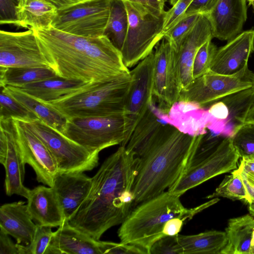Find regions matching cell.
Returning <instances> with one entry per match:
<instances>
[{"mask_svg":"<svg viewBox=\"0 0 254 254\" xmlns=\"http://www.w3.org/2000/svg\"><path fill=\"white\" fill-rule=\"evenodd\" d=\"M137 158L121 146L92 178L87 197L68 221L95 240L121 224L133 208Z\"/></svg>","mask_w":254,"mask_h":254,"instance_id":"1","label":"cell"},{"mask_svg":"<svg viewBox=\"0 0 254 254\" xmlns=\"http://www.w3.org/2000/svg\"><path fill=\"white\" fill-rule=\"evenodd\" d=\"M30 29L49 67L58 76L88 83L130 75L121 52L105 35L82 37L52 26Z\"/></svg>","mask_w":254,"mask_h":254,"instance_id":"2","label":"cell"},{"mask_svg":"<svg viewBox=\"0 0 254 254\" xmlns=\"http://www.w3.org/2000/svg\"><path fill=\"white\" fill-rule=\"evenodd\" d=\"M205 134L191 136L169 124L128 147L137 158L133 207L168 190L190 166Z\"/></svg>","mask_w":254,"mask_h":254,"instance_id":"3","label":"cell"},{"mask_svg":"<svg viewBox=\"0 0 254 254\" xmlns=\"http://www.w3.org/2000/svg\"><path fill=\"white\" fill-rule=\"evenodd\" d=\"M180 197L167 190L134 207L118 230L120 242L150 254L154 244L165 237V223L189 212L190 208L184 207Z\"/></svg>","mask_w":254,"mask_h":254,"instance_id":"4","label":"cell"},{"mask_svg":"<svg viewBox=\"0 0 254 254\" xmlns=\"http://www.w3.org/2000/svg\"><path fill=\"white\" fill-rule=\"evenodd\" d=\"M130 81V75L90 82L69 95L44 104L67 120L124 115Z\"/></svg>","mask_w":254,"mask_h":254,"instance_id":"5","label":"cell"},{"mask_svg":"<svg viewBox=\"0 0 254 254\" xmlns=\"http://www.w3.org/2000/svg\"><path fill=\"white\" fill-rule=\"evenodd\" d=\"M123 1L128 15V25L121 52L124 64L129 68L152 53L163 38L166 12L158 16L141 4Z\"/></svg>","mask_w":254,"mask_h":254,"instance_id":"6","label":"cell"},{"mask_svg":"<svg viewBox=\"0 0 254 254\" xmlns=\"http://www.w3.org/2000/svg\"><path fill=\"white\" fill-rule=\"evenodd\" d=\"M125 116L73 118L66 120L62 132L65 136L92 153L120 144L127 137Z\"/></svg>","mask_w":254,"mask_h":254,"instance_id":"7","label":"cell"},{"mask_svg":"<svg viewBox=\"0 0 254 254\" xmlns=\"http://www.w3.org/2000/svg\"><path fill=\"white\" fill-rule=\"evenodd\" d=\"M239 158L230 136H225L214 148L194 157L188 169L167 190L180 197L205 181L236 169Z\"/></svg>","mask_w":254,"mask_h":254,"instance_id":"8","label":"cell"},{"mask_svg":"<svg viewBox=\"0 0 254 254\" xmlns=\"http://www.w3.org/2000/svg\"><path fill=\"white\" fill-rule=\"evenodd\" d=\"M22 121L49 150L59 173L84 172L98 166L99 153L90 152L39 119Z\"/></svg>","mask_w":254,"mask_h":254,"instance_id":"9","label":"cell"},{"mask_svg":"<svg viewBox=\"0 0 254 254\" xmlns=\"http://www.w3.org/2000/svg\"><path fill=\"white\" fill-rule=\"evenodd\" d=\"M254 86V72L246 65L238 72L224 75L211 70L194 78L180 94L179 100L193 102L207 109L220 99Z\"/></svg>","mask_w":254,"mask_h":254,"instance_id":"10","label":"cell"},{"mask_svg":"<svg viewBox=\"0 0 254 254\" xmlns=\"http://www.w3.org/2000/svg\"><path fill=\"white\" fill-rule=\"evenodd\" d=\"M111 0H86L58 10L52 26L60 31L86 37L104 35Z\"/></svg>","mask_w":254,"mask_h":254,"instance_id":"11","label":"cell"},{"mask_svg":"<svg viewBox=\"0 0 254 254\" xmlns=\"http://www.w3.org/2000/svg\"><path fill=\"white\" fill-rule=\"evenodd\" d=\"M153 95L158 107L168 113L179 100L183 89L176 50L163 38L154 51Z\"/></svg>","mask_w":254,"mask_h":254,"instance_id":"12","label":"cell"},{"mask_svg":"<svg viewBox=\"0 0 254 254\" xmlns=\"http://www.w3.org/2000/svg\"><path fill=\"white\" fill-rule=\"evenodd\" d=\"M154 51L130 71L131 81L127 92L125 116L127 122L126 146L134 128L154 100L153 77Z\"/></svg>","mask_w":254,"mask_h":254,"instance_id":"13","label":"cell"},{"mask_svg":"<svg viewBox=\"0 0 254 254\" xmlns=\"http://www.w3.org/2000/svg\"><path fill=\"white\" fill-rule=\"evenodd\" d=\"M0 163L5 171L6 195L17 194L27 199L30 190L24 185L26 164L18 144L13 119H0Z\"/></svg>","mask_w":254,"mask_h":254,"instance_id":"14","label":"cell"},{"mask_svg":"<svg viewBox=\"0 0 254 254\" xmlns=\"http://www.w3.org/2000/svg\"><path fill=\"white\" fill-rule=\"evenodd\" d=\"M0 67L49 68L32 29L0 31Z\"/></svg>","mask_w":254,"mask_h":254,"instance_id":"15","label":"cell"},{"mask_svg":"<svg viewBox=\"0 0 254 254\" xmlns=\"http://www.w3.org/2000/svg\"><path fill=\"white\" fill-rule=\"evenodd\" d=\"M13 120L17 141L25 164L33 168L38 182L53 187L59 173L56 160L46 146L22 121Z\"/></svg>","mask_w":254,"mask_h":254,"instance_id":"16","label":"cell"},{"mask_svg":"<svg viewBox=\"0 0 254 254\" xmlns=\"http://www.w3.org/2000/svg\"><path fill=\"white\" fill-rule=\"evenodd\" d=\"M213 38L228 41L240 34L247 19L246 0H218L207 14Z\"/></svg>","mask_w":254,"mask_h":254,"instance_id":"17","label":"cell"},{"mask_svg":"<svg viewBox=\"0 0 254 254\" xmlns=\"http://www.w3.org/2000/svg\"><path fill=\"white\" fill-rule=\"evenodd\" d=\"M254 52V29L242 31L228 41L224 46L217 48L210 70L218 74H235L246 65Z\"/></svg>","mask_w":254,"mask_h":254,"instance_id":"18","label":"cell"},{"mask_svg":"<svg viewBox=\"0 0 254 254\" xmlns=\"http://www.w3.org/2000/svg\"><path fill=\"white\" fill-rule=\"evenodd\" d=\"M83 173H59L55 178L53 188L65 220H69L90 191L92 178Z\"/></svg>","mask_w":254,"mask_h":254,"instance_id":"19","label":"cell"},{"mask_svg":"<svg viewBox=\"0 0 254 254\" xmlns=\"http://www.w3.org/2000/svg\"><path fill=\"white\" fill-rule=\"evenodd\" d=\"M102 254L100 240L72 226L65 220L53 232L45 254Z\"/></svg>","mask_w":254,"mask_h":254,"instance_id":"20","label":"cell"},{"mask_svg":"<svg viewBox=\"0 0 254 254\" xmlns=\"http://www.w3.org/2000/svg\"><path fill=\"white\" fill-rule=\"evenodd\" d=\"M212 38L210 23L206 16L201 14L195 25L184 37L176 50L183 89L193 79L192 65L198 50L207 41Z\"/></svg>","mask_w":254,"mask_h":254,"instance_id":"21","label":"cell"},{"mask_svg":"<svg viewBox=\"0 0 254 254\" xmlns=\"http://www.w3.org/2000/svg\"><path fill=\"white\" fill-rule=\"evenodd\" d=\"M27 199L29 213L37 225L57 227L65 221L63 210L53 187H36L30 190Z\"/></svg>","mask_w":254,"mask_h":254,"instance_id":"22","label":"cell"},{"mask_svg":"<svg viewBox=\"0 0 254 254\" xmlns=\"http://www.w3.org/2000/svg\"><path fill=\"white\" fill-rule=\"evenodd\" d=\"M165 119L180 132L196 136L207 133V109L193 102L180 100L170 107Z\"/></svg>","mask_w":254,"mask_h":254,"instance_id":"23","label":"cell"},{"mask_svg":"<svg viewBox=\"0 0 254 254\" xmlns=\"http://www.w3.org/2000/svg\"><path fill=\"white\" fill-rule=\"evenodd\" d=\"M37 225L32 220L25 201L7 203L0 208V228L13 237L18 244L32 242Z\"/></svg>","mask_w":254,"mask_h":254,"instance_id":"24","label":"cell"},{"mask_svg":"<svg viewBox=\"0 0 254 254\" xmlns=\"http://www.w3.org/2000/svg\"><path fill=\"white\" fill-rule=\"evenodd\" d=\"M88 83L90 82L56 76L16 88L37 100L47 103L69 95Z\"/></svg>","mask_w":254,"mask_h":254,"instance_id":"25","label":"cell"},{"mask_svg":"<svg viewBox=\"0 0 254 254\" xmlns=\"http://www.w3.org/2000/svg\"><path fill=\"white\" fill-rule=\"evenodd\" d=\"M58 10L55 6L42 0H18L15 26L29 29L48 28L52 26Z\"/></svg>","mask_w":254,"mask_h":254,"instance_id":"26","label":"cell"},{"mask_svg":"<svg viewBox=\"0 0 254 254\" xmlns=\"http://www.w3.org/2000/svg\"><path fill=\"white\" fill-rule=\"evenodd\" d=\"M254 228V217L250 214L231 218L225 229L227 244L220 254H250Z\"/></svg>","mask_w":254,"mask_h":254,"instance_id":"27","label":"cell"},{"mask_svg":"<svg viewBox=\"0 0 254 254\" xmlns=\"http://www.w3.org/2000/svg\"><path fill=\"white\" fill-rule=\"evenodd\" d=\"M226 105L228 116L223 135L231 136L245 124L247 116L254 104V85L221 99Z\"/></svg>","mask_w":254,"mask_h":254,"instance_id":"28","label":"cell"},{"mask_svg":"<svg viewBox=\"0 0 254 254\" xmlns=\"http://www.w3.org/2000/svg\"><path fill=\"white\" fill-rule=\"evenodd\" d=\"M177 237L183 254H220L227 242L225 232L217 230Z\"/></svg>","mask_w":254,"mask_h":254,"instance_id":"29","label":"cell"},{"mask_svg":"<svg viewBox=\"0 0 254 254\" xmlns=\"http://www.w3.org/2000/svg\"><path fill=\"white\" fill-rule=\"evenodd\" d=\"M3 87L13 98L36 115L40 120L62 132L67 119L61 114L16 87Z\"/></svg>","mask_w":254,"mask_h":254,"instance_id":"30","label":"cell"},{"mask_svg":"<svg viewBox=\"0 0 254 254\" xmlns=\"http://www.w3.org/2000/svg\"><path fill=\"white\" fill-rule=\"evenodd\" d=\"M0 87H20L58 76L48 67H0Z\"/></svg>","mask_w":254,"mask_h":254,"instance_id":"31","label":"cell"},{"mask_svg":"<svg viewBox=\"0 0 254 254\" xmlns=\"http://www.w3.org/2000/svg\"><path fill=\"white\" fill-rule=\"evenodd\" d=\"M128 25V15L124 1L111 0L109 16L104 35L120 51L124 44Z\"/></svg>","mask_w":254,"mask_h":254,"instance_id":"32","label":"cell"},{"mask_svg":"<svg viewBox=\"0 0 254 254\" xmlns=\"http://www.w3.org/2000/svg\"><path fill=\"white\" fill-rule=\"evenodd\" d=\"M223 197L233 200H243L250 204L251 201L245 185L240 176L232 171L230 175L225 176L224 179L213 193L207 198Z\"/></svg>","mask_w":254,"mask_h":254,"instance_id":"33","label":"cell"},{"mask_svg":"<svg viewBox=\"0 0 254 254\" xmlns=\"http://www.w3.org/2000/svg\"><path fill=\"white\" fill-rule=\"evenodd\" d=\"M0 119H14L26 122L39 119L3 87H0Z\"/></svg>","mask_w":254,"mask_h":254,"instance_id":"34","label":"cell"},{"mask_svg":"<svg viewBox=\"0 0 254 254\" xmlns=\"http://www.w3.org/2000/svg\"><path fill=\"white\" fill-rule=\"evenodd\" d=\"M230 137L240 158L254 157V124H244Z\"/></svg>","mask_w":254,"mask_h":254,"instance_id":"35","label":"cell"},{"mask_svg":"<svg viewBox=\"0 0 254 254\" xmlns=\"http://www.w3.org/2000/svg\"><path fill=\"white\" fill-rule=\"evenodd\" d=\"M201 14L195 13L184 15L164 34L163 38L177 50L182 39L194 27Z\"/></svg>","mask_w":254,"mask_h":254,"instance_id":"36","label":"cell"},{"mask_svg":"<svg viewBox=\"0 0 254 254\" xmlns=\"http://www.w3.org/2000/svg\"><path fill=\"white\" fill-rule=\"evenodd\" d=\"M217 50L216 46L209 40L198 50L193 63V79L201 76L210 70V67Z\"/></svg>","mask_w":254,"mask_h":254,"instance_id":"37","label":"cell"},{"mask_svg":"<svg viewBox=\"0 0 254 254\" xmlns=\"http://www.w3.org/2000/svg\"><path fill=\"white\" fill-rule=\"evenodd\" d=\"M52 227L37 225L34 237L28 246L17 243L19 254H45L51 240Z\"/></svg>","mask_w":254,"mask_h":254,"instance_id":"38","label":"cell"},{"mask_svg":"<svg viewBox=\"0 0 254 254\" xmlns=\"http://www.w3.org/2000/svg\"><path fill=\"white\" fill-rule=\"evenodd\" d=\"M241 158L238 166L233 171L242 179L252 203L254 202V157Z\"/></svg>","mask_w":254,"mask_h":254,"instance_id":"39","label":"cell"},{"mask_svg":"<svg viewBox=\"0 0 254 254\" xmlns=\"http://www.w3.org/2000/svg\"><path fill=\"white\" fill-rule=\"evenodd\" d=\"M193 0H177L172 7L166 11L163 26L164 34L175 25L184 16Z\"/></svg>","mask_w":254,"mask_h":254,"instance_id":"40","label":"cell"},{"mask_svg":"<svg viewBox=\"0 0 254 254\" xmlns=\"http://www.w3.org/2000/svg\"><path fill=\"white\" fill-rule=\"evenodd\" d=\"M177 235L159 239L151 247L150 254H183Z\"/></svg>","mask_w":254,"mask_h":254,"instance_id":"41","label":"cell"},{"mask_svg":"<svg viewBox=\"0 0 254 254\" xmlns=\"http://www.w3.org/2000/svg\"><path fill=\"white\" fill-rule=\"evenodd\" d=\"M100 250L102 254H146L145 251L138 247L121 242L118 243L100 241Z\"/></svg>","mask_w":254,"mask_h":254,"instance_id":"42","label":"cell"},{"mask_svg":"<svg viewBox=\"0 0 254 254\" xmlns=\"http://www.w3.org/2000/svg\"><path fill=\"white\" fill-rule=\"evenodd\" d=\"M18 0H0V24L16 25Z\"/></svg>","mask_w":254,"mask_h":254,"instance_id":"43","label":"cell"},{"mask_svg":"<svg viewBox=\"0 0 254 254\" xmlns=\"http://www.w3.org/2000/svg\"><path fill=\"white\" fill-rule=\"evenodd\" d=\"M218 1V0H193L184 16L195 13L206 14L213 8Z\"/></svg>","mask_w":254,"mask_h":254,"instance_id":"44","label":"cell"},{"mask_svg":"<svg viewBox=\"0 0 254 254\" xmlns=\"http://www.w3.org/2000/svg\"><path fill=\"white\" fill-rule=\"evenodd\" d=\"M141 4L153 13L161 16L165 13V0H122Z\"/></svg>","mask_w":254,"mask_h":254,"instance_id":"45","label":"cell"},{"mask_svg":"<svg viewBox=\"0 0 254 254\" xmlns=\"http://www.w3.org/2000/svg\"><path fill=\"white\" fill-rule=\"evenodd\" d=\"M9 235L0 228V254H19L17 243L14 244Z\"/></svg>","mask_w":254,"mask_h":254,"instance_id":"46","label":"cell"},{"mask_svg":"<svg viewBox=\"0 0 254 254\" xmlns=\"http://www.w3.org/2000/svg\"><path fill=\"white\" fill-rule=\"evenodd\" d=\"M55 6L58 10H61L86 0H42Z\"/></svg>","mask_w":254,"mask_h":254,"instance_id":"47","label":"cell"},{"mask_svg":"<svg viewBox=\"0 0 254 254\" xmlns=\"http://www.w3.org/2000/svg\"><path fill=\"white\" fill-rule=\"evenodd\" d=\"M245 123L254 124V104L247 116Z\"/></svg>","mask_w":254,"mask_h":254,"instance_id":"48","label":"cell"},{"mask_svg":"<svg viewBox=\"0 0 254 254\" xmlns=\"http://www.w3.org/2000/svg\"><path fill=\"white\" fill-rule=\"evenodd\" d=\"M250 254H254V228L253 230L251 242Z\"/></svg>","mask_w":254,"mask_h":254,"instance_id":"49","label":"cell"},{"mask_svg":"<svg viewBox=\"0 0 254 254\" xmlns=\"http://www.w3.org/2000/svg\"><path fill=\"white\" fill-rule=\"evenodd\" d=\"M249 211L250 214L254 217V202L249 204Z\"/></svg>","mask_w":254,"mask_h":254,"instance_id":"50","label":"cell"},{"mask_svg":"<svg viewBox=\"0 0 254 254\" xmlns=\"http://www.w3.org/2000/svg\"><path fill=\"white\" fill-rule=\"evenodd\" d=\"M249 2V5H251L254 12V0H247Z\"/></svg>","mask_w":254,"mask_h":254,"instance_id":"51","label":"cell"}]
</instances>
